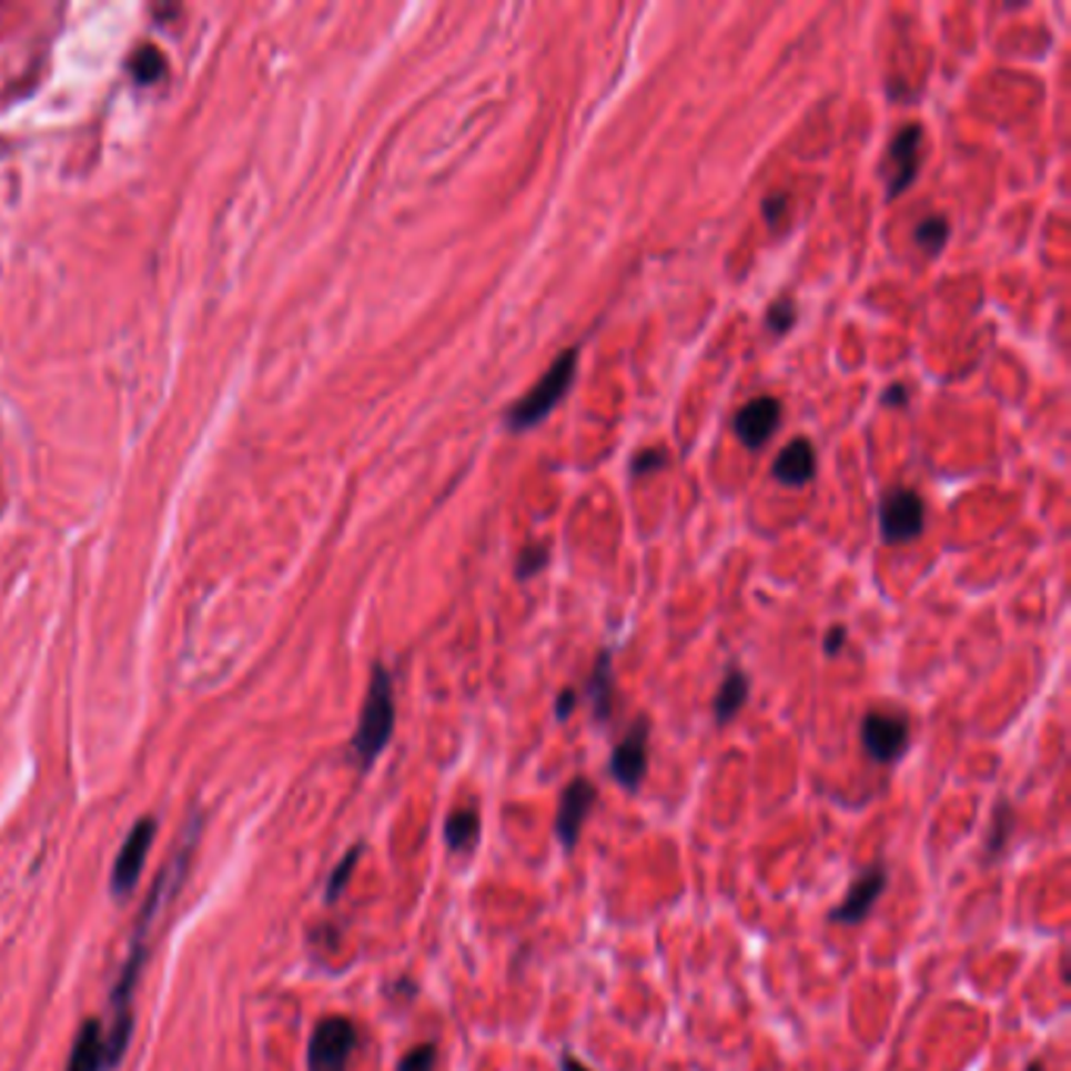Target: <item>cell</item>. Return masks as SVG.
I'll use <instances>...</instances> for the list:
<instances>
[{
	"instance_id": "1",
	"label": "cell",
	"mask_w": 1071,
	"mask_h": 1071,
	"mask_svg": "<svg viewBox=\"0 0 1071 1071\" xmlns=\"http://www.w3.org/2000/svg\"><path fill=\"white\" fill-rule=\"evenodd\" d=\"M176 880V865L161 873L158 887L151 889L149 902L142 908L139 921H135V930H132V942H130V959L123 964V974L117 980L111 993V1024L104 1031V1047H108V1069L120 1065V1059L127 1055L132 1040V997H135V983H139V974H142V964L149 959V946H151V930H154V921H158V911L164 908L166 896H170V883Z\"/></svg>"
},
{
	"instance_id": "2",
	"label": "cell",
	"mask_w": 1071,
	"mask_h": 1071,
	"mask_svg": "<svg viewBox=\"0 0 1071 1071\" xmlns=\"http://www.w3.org/2000/svg\"><path fill=\"white\" fill-rule=\"evenodd\" d=\"M393 726H396V701H393V679L384 666H374L371 673L368 695L362 704L358 714V729L352 736V751L362 767H371L374 760L384 755V748L393 739Z\"/></svg>"
},
{
	"instance_id": "3",
	"label": "cell",
	"mask_w": 1071,
	"mask_h": 1071,
	"mask_svg": "<svg viewBox=\"0 0 1071 1071\" xmlns=\"http://www.w3.org/2000/svg\"><path fill=\"white\" fill-rule=\"evenodd\" d=\"M575 368H578V350L559 352L554 365L540 374L535 387L528 390L522 400H516L513 408L506 412V427L509 431H528L537 422H544L556 408V403L566 396V390L573 387Z\"/></svg>"
},
{
	"instance_id": "4",
	"label": "cell",
	"mask_w": 1071,
	"mask_h": 1071,
	"mask_svg": "<svg viewBox=\"0 0 1071 1071\" xmlns=\"http://www.w3.org/2000/svg\"><path fill=\"white\" fill-rule=\"evenodd\" d=\"M358 1047V1028L350 1018L331 1016L314 1028L309 1043V1071H346Z\"/></svg>"
},
{
	"instance_id": "5",
	"label": "cell",
	"mask_w": 1071,
	"mask_h": 1071,
	"mask_svg": "<svg viewBox=\"0 0 1071 1071\" xmlns=\"http://www.w3.org/2000/svg\"><path fill=\"white\" fill-rule=\"evenodd\" d=\"M647 764H650V720L638 717L628 726L626 736L613 745L607 770L613 782H619L626 792H638L647 776Z\"/></svg>"
},
{
	"instance_id": "6",
	"label": "cell",
	"mask_w": 1071,
	"mask_h": 1071,
	"mask_svg": "<svg viewBox=\"0 0 1071 1071\" xmlns=\"http://www.w3.org/2000/svg\"><path fill=\"white\" fill-rule=\"evenodd\" d=\"M861 745L873 764H896L911 745V723L902 714L868 710L861 717Z\"/></svg>"
},
{
	"instance_id": "7",
	"label": "cell",
	"mask_w": 1071,
	"mask_h": 1071,
	"mask_svg": "<svg viewBox=\"0 0 1071 1071\" xmlns=\"http://www.w3.org/2000/svg\"><path fill=\"white\" fill-rule=\"evenodd\" d=\"M594 805H597V786L585 776H575L566 782V789L559 792V808H556L554 830L559 846L566 851H575L582 830L592 817Z\"/></svg>"
},
{
	"instance_id": "8",
	"label": "cell",
	"mask_w": 1071,
	"mask_h": 1071,
	"mask_svg": "<svg viewBox=\"0 0 1071 1071\" xmlns=\"http://www.w3.org/2000/svg\"><path fill=\"white\" fill-rule=\"evenodd\" d=\"M880 532L887 544H911L923 532V499L911 487H896L880 499Z\"/></svg>"
},
{
	"instance_id": "9",
	"label": "cell",
	"mask_w": 1071,
	"mask_h": 1071,
	"mask_svg": "<svg viewBox=\"0 0 1071 1071\" xmlns=\"http://www.w3.org/2000/svg\"><path fill=\"white\" fill-rule=\"evenodd\" d=\"M154 832H158V824L151 817H142L123 839V849L117 855L111 870V892L117 899L130 896L139 877H142V868H145V858H149L151 842H154Z\"/></svg>"
},
{
	"instance_id": "10",
	"label": "cell",
	"mask_w": 1071,
	"mask_h": 1071,
	"mask_svg": "<svg viewBox=\"0 0 1071 1071\" xmlns=\"http://www.w3.org/2000/svg\"><path fill=\"white\" fill-rule=\"evenodd\" d=\"M889 873L883 868H865L861 877L855 880L846 892V899L830 911L832 923H846V927H855V923L868 921V915L873 911V906L880 902V896L887 892Z\"/></svg>"
},
{
	"instance_id": "11",
	"label": "cell",
	"mask_w": 1071,
	"mask_h": 1071,
	"mask_svg": "<svg viewBox=\"0 0 1071 1071\" xmlns=\"http://www.w3.org/2000/svg\"><path fill=\"white\" fill-rule=\"evenodd\" d=\"M779 422H782L779 400H774V396H758V400H751L748 406L736 412L732 427H736V437H739L748 449H760V446L774 437Z\"/></svg>"
},
{
	"instance_id": "12",
	"label": "cell",
	"mask_w": 1071,
	"mask_h": 1071,
	"mask_svg": "<svg viewBox=\"0 0 1071 1071\" xmlns=\"http://www.w3.org/2000/svg\"><path fill=\"white\" fill-rule=\"evenodd\" d=\"M889 158H892V176H889V199L902 195L906 189H911L915 176H918V166H921V127L908 123L906 130L896 132L892 145H889Z\"/></svg>"
},
{
	"instance_id": "13",
	"label": "cell",
	"mask_w": 1071,
	"mask_h": 1071,
	"mask_svg": "<svg viewBox=\"0 0 1071 1071\" xmlns=\"http://www.w3.org/2000/svg\"><path fill=\"white\" fill-rule=\"evenodd\" d=\"M814 468H817V459H814V446L811 441L805 437H795L792 444H786L779 449V456L774 462V478L786 487H801L814 478Z\"/></svg>"
},
{
	"instance_id": "14",
	"label": "cell",
	"mask_w": 1071,
	"mask_h": 1071,
	"mask_svg": "<svg viewBox=\"0 0 1071 1071\" xmlns=\"http://www.w3.org/2000/svg\"><path fill=\"white\" fill-rule=\"evenodd\" d=\"M67 1071H111L108 1069V1047H104V1028L101 1021L89 1018L75 1034L73 1053L67 1062Z\"/></svg>"
},
{
	"instance_id": "15",
	"label": "cell",
	"mask_w": 1071,
	"mask_h": 1071,
	"mask_svg": "<svg viewBox=\"0 0 1071 1071\" xmlns=\"http://www.w3.org/2000/svg\"><path fill=\"white\" fill-rule=\"evenodd\" d=\"M588 701L594 707V717L600 723H607L613 717V698H616V676H613V654L600 650V657L594 660L592 676H588Z\"/></svg>"
},
{
	"instance_id": "16",
	"label": "cell",
	"mask_w": 1071,
	"mask_h": 1071,
	"mask_svg": "<svg viewBox=\"0 0 1071 1071\" xmlns=\"http://www.w3.org/2000/svg\"><path fill=\"white\" fill-rule=\"evenodd\" d=\"M481 839V814L478 808H456L446 817L444 842L453 855H472Z\"/></svg>"
},
{
	"instance_id": "17",
	"label": "cell",
	"mask_w": 1071,
	"mask_h": 1071,
	"mask_svg": "<svg viewBox=\"0 0 1071 1071\" xmlns=\"http://www.w3.org/2000/svg\"><path fill=\"white\" fill-rule=\"evenodd\" d=\"M1016 830H1018V817H1016V808H1012V801L999 798L997 805H993L990 827H987V839H983V861H987V865L1006 851V846L1012 842Z\"/></svg>"
},
{
	"instance_id": "18",
	"label": "cell",
	"mask_w": 1071,
	"mask_h": 1071,
	"mask_svg": "<svg viewBox=\"0 0 1071 1071\" xmlns=\"http://www.w3.org/2000/svg\"><path fill=\"white\" fill-rule=\"evenodd\" d=\"M748 688H751L748 676H745L741 669H729V673H726V679L720 683L717 698H714V720L717 723L736 720V717H739V710L745 707V701H748Z\"/></svg>"
},
{
	"instance_id": "19",
	"label": "cell",
	"mask_w": 1071,
	"mask_h": 1071,
	"mask_svg": "<svg viewBox=\"0 0 1071 1071\" xmlns=\"http://www.w3.org/2000/svg\"><path fill=\"white\" fill-rule=\"evenodd\" d=\"M130 73L139 85H151L158 79H164L166 60L158 48H139L130 60Z\"/></svg>"
},
{
	"instance_id": "20",
	"label": "cell",
	"mask_w": 1071,
	"mask_h": 1071,
	"mask_svg": "<svg viewBox=\"0 0 1071 1071\" xmlns=\"http://www.w3.org/2000/svg\"><path fill=\"white\" fill-rule=\"evenodd\" d=\"M946 240H949V221L940 218V214L923 218V221L918 223V230H915V242L921 245L923 252H930V255H937L942 245H946Z\"/></svg>"
},
{
	"instance_id": "21",
	"label": "cell",
	"mask_w": 1071,
	"mask_h": 1071,
	"mask_svg": "<svg viewBox=\"0 0 1071 1071\" xmlns=\"http://www.w3.org/2000/svg\"><path fill=\"white\" fill-rule=\"evenodd\" d=\"M362 846H355V849H350L346 855H343V861L333 868V873H331V880H327V902H336L340 896H343V889L350 887V880H352V873H355V865H358V858H362Z\"/></svg>"
},
{
	"instance_id": "22",
	"label": "cell",
	"mask_w": 1071,
	"mask_h": 1071,
	"mask_svg": "<svg viewBox=\"0 0 1071 1071\" xmlns=\"http://www.w3.org/2000/svg\"><path fill=\"white\" fill-rule=\"evenodd\" d=\"M437 1059H441V1050L434 1043H422V1047L408 1050L400 1059V1069L396 1071H434L437 1069Z\"/></svg>"
},
{
	"instance_id": "23",
	"label": "cell",
	"mask_w": 1071,
	"mask_h": 1071,
	"mask_svg": "<svg viewBox=\"0 0 1071 1071\" xmlns=\"http://www.w3.org/2000/svg\"><path fill=\"white\" fill-rule=\"evenodd\" d=\"M666 465H669V456H666L664 449H641V453L632 459V475H635V478H645V475H654V472H660Z\"/></svg>"
},
{
	"instance_id": "24",
	"label": "cell",
	"mask_w": 1071,
	"mask_h": 1071,
	"mask_svg": "<svg viewBox=\"0 0 1071 1071\" xmlns=\"http://www.w3.org/2000/svg\"><path fill=\"white\" fill-rule=\"evenodd\" d=\"M544 566H547V547H528L525 554H518L516 575L525 582V578H532L535 573H540Z\"/></svg>"
},
{
	"instance_id": "25",
	"label": "cell",
	"mask_w": 1071,
	"mask_h": 1071,
	"mask_svg": "<svg viewBox=\"0 0 1071 1071\" xmlns=\"http://www.w3.org/2000/svg\"><path fill=\"white\" fill-rule=\"evenodd\" d=\"M795 305L789 302V299H782V302H776V305H770V312H767V327L774 333H786L789 327L795 324Z\"/></svg>"
},
{
	"instance_id": "26",
	"label": "cell",
	"mask_w": 1071,
	"mask_h": 1071,
	"mask_svg": "<svg viewBox=\"0 0 1071 1071\" xmlns=\"http://www.w3.org/2000/svg\"><path fill=\"white\" fill-rule=\"evenodd\" d=\"M575 704H578V691H575V688H563L559 698H556V720H569Z\"/></svg>"
},
{
	"instance_id": "27",
	"label": "cell",
	"mask_w": 1071,
	"mask_h": 1071,
	"mask_svg": "<svg viewBox=\"0 0 1071 1071\" xmlns=\"http://www.w3.org/2000/svg\"><path fill=\"white\" fill-rule=\"evenodd\" d=\"M782 214H786V195H767V199H764V218H767V223L776 226Z\"/></svg>"
},
{
	"instance_id": "28",
	"label": "cell",
	"mask_w": 1071,
	"mask_h": 1071,
	"mask_svg": "<svg viewBox=\"0 0 1071 1071\" xmlns=\"http://www.w3.org/2000/svg\"><path fill=\"white\" fill-rule=\"evenodd\" d=\"M842 645H846V628L832 626L830 635H827V641H824V650H827L830 657H836V654L842 650Z\"/></svg>"
},
{
	"instance_id": "29",
	"label": "cell",
	"mask_w": 1071,
	"mask_h": 1071,
	"mask_svg": "<svg viewBox=\"0 0 1071 1071\" xmlns=\"http://www.w3.org/2000/svg\"><path fill=\"white\" fill-rule=\"evenodd\" d=\"M559 1071H592L585 1062H578L573 1053L559 1055Z\"/></svg>"
},
{
	"instance_id": "30",
	"label": "cell",
	"mask_w": 1071,
	"mask_h": 1071,
	"mask_svg": "<svg viewBox=\"0 0 1071 1071\" xmlns=\"http://www.w3.org/2000/svg\"><path fill=\"white\" fill-rule=\"evenodd\" d=\"M906 387H892V390H887V396H883V403L887 406H906Z\"/></svg>"
},
{
	"instance_id": "31",
	"label": "cell",
	"mask_w": 1071,
	"mask_h": 1071,
	"mask_svg": "<svg viewBox=\"0 0 1071 1071\" xmlns=\"http://www.w3.org/2000/svg\"><path fill=\"white\" fill-rule=\"evenodd\" d=\"M1028 1071H1043V1065H1040V1062H1037V1059H1034V1062L1028 1065Z\"/></svg>"
}]
</instances>
